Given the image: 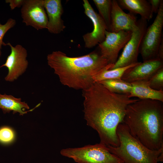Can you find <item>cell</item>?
I'll return each instance as SVG.
<instances>
[{
  "label": "cell",
  "mask_w": 163,
  "mask_h": 163,
  "mask_svg": "<svg viewBox=\"0 0 163 163\" xmlns=\"http://www.w3.org/2000/svg\"><path fill=\"white\" fill-rule=\"evenodd\" d=\"M132 33L128 30L106 31L105 40L98 45L101 55L109 64H114L117 61L120 51L130 39Z\"/></svg>",
  "instance_id": "cell-8"
},
{
  "label": "cell",
  "mask_w": 163,
  "mask_h": 163,
  "mask_svg": "<svg viewBox=\"0 0 163 163\" xmlns=\"http://www.w3.org/2000/svg\"><path fill=\"white\" fill-rule=\"evenodd\" d=\"M137 27V21L134 14L126 13L117 0H111L110 24L109 31L117 32L122 30L133 31Z\"/></svg>",
  "instance_id": "cell-13"
},
{
  "label": "cell",
  "mask_w": 163,
  "mask_h": 163,
  "mask_svg": "<svg viewBox=\"0 0 163 163\" xmlns=\"http://www.w3.org/2000/svg\"><path fill=\"white\" fill-rule=\"evenodd\" d=\"M123 123L149 149L158 150L163 145V102L139 99L127 107Z\"/></svg>",
  "instance_id": "cell-2"
},
{
  "label": "cell",
  "mask_w": 163,
  "mask_h": 163,
  "mask_svg": "<svg viewBox=\"0 0 163 163\" xmlns=\"http://www.w3.org/2000/svg\"><path fill=\"white\" fill-rule=\"evenodd\" d=\"M98 82L101 84L112 92L129 95L132 88L131 83L121 79H111L103 80Z\"/></svg>",
  "instance_id": "cell-19"
},
{
  "label": "cell",
  "mask_w": 163,
  "mask_h": 163,
  "mask_svg": "<svg viewBox=\"0 0 163 163\" xmlns=\"http://www.w3.org/2000/svg\"><path fill=\"white\" fill-rule=\"evenodd\" d=\"M47 60L62 84L82 91L92 85L93 77L109 64L100 52L96 51L70 57L61 51H55L47 55Z\"/></svg>",
  "instance_id": "cell-3"
},
{
  "label": "cell",
  "mask_w": 163,
  "mask_h": 163,
  "mask_svg": "<svg viewBox=\"0 0 163 163\" xmlns=\"http://www.w3.org/2000/svg\"><path fill=\"white\" fill-rule=\"evenodd\" d=\"M83 5L85 14L92 21L94 26L92 32L83 36L85 47L91 48L105 40V33L107 28L103 19L95 11L88 0H83Z\"/></svg>",
  "instance_id": "cell-11"
},
{
  "label": "cell",
  "mask_w": 163,
  "mask_h": 163,
  "mask_svg": "<svg viewBox=\"0 0 163 163\" xmlns=\"http://www.w3.org/2000/svg\"><path fill=\"white\" fill-rule=\"evenodd\" d=\"M117 133L119 145L106 146L123 163H158V157L163 152V145L158 150L149 149L131 135L123 123L119 125Z\"/></svg>",
  "instance_id": "cell-4"
},
{
  "label": "cell",
  "mask_w": 163,
  "mask_h": 163,
  "mask_svg": "<svg viewBox=\"0 0 163 163\" xmlns=\"http://www.w3.org/2000/svg\"><path fill=\"white\" fill-rule=\"evenodd\" d=\"M162 0H150L149 1L151 7L152 13L158 12Z\"/></svg>",
  "instance_id": "cell-25"
},
{
  "label": "cell",
  "mask_w": 163,
  "mask_h": 163,
  "mask_svg": "<svg viewBox=\"0 0 163 163\" xmlns=\"http://www.w3.org/2000/svg\"><path fill=\"white\" fill-rule=\"evenodd\" d=\"M138 62L129 66L123 67L110 69L114 64H108L104 68L95 75L93 79L94 82L108 79H121L125 72L128 69L138 64Z\"/></svg>",
  "instance_id": "cell-18"
},
{
  "label": "cell",
  "mask_w": 163,
  "mask_h": 163,
  "mask_svg": "<svg viewBox=\"0 0 163 163\" xmlns=\"http://www.w3.org/2000/svg\"><path fill=\"white\" fill-rule=\"evenodd\" d=\"M24 1L25 0H6L5 2L9 3L11 9L13 10L16 8L21 7Z\"/></svg>",
  "instance_id": "cell-24"
},
{
  "label": "cell",
  "mask_w": 163,
  "mask_h": 163,
  "mask_svg": "<svg viewBox=\"0 0 163 163\" xmlns=\"http://www.w3.org/2000/svg\"><path fill=\"white\" fill-rule=\"evenodd\" d=\"M163 1L152 23L147 27L140 46L143 61L157 59L158 50L163 40Z\"/></svg>",
  "instance_id": "cell-6"
},
{
  "label": "cell",
  "mask_w": 163,
  "mask_h": 163,
  "mask_svg": "<svg viewBox=\"0 0 163 163\" xmlns=\"http://www.w3.org/2000/svg\"><path fill=\"white\" fill-rule=\"evenodd\" d=\"M131 91L128 95L130 97H135L139 99H151L163 102V91H157L149 86L148 80H144L131 83Z\"/></svg>",
  "instance_id": "cell-16"
},
{
  "label": "cell",
  "mask_w": 163,
  "mask_h": 163,
  "mask_svg": "<svg viewBox=\"0 0 163 163\" xmlns=\"http://www.w3.org/2000/svg\"><path fill=\"white\" fill-rule=\"evenodd\" d=\"M93 2L99 11V14L106 24L107 31H109L110 24L111 0H93Z\"/></svg>",
  "instance_id": "cell-20"
},
{
  "label": "cell",
  "mask_w": 163,
  "mask_h": 163,
  "mask_svg": "<svg viewBox=\"0 0 163 163\" xmlns=\"http://www.w3.org/2000/svg\"><path fill=\"white\" fill-rule=\"evenodd\" d=\"M60 153L77 163H123L110 152L106 145L100 143L81 147L63 149Z\"/></svg>",
  "instance_id": "cell-5"
},
{
  "label": "cell",
  "mask_w": 163,
  "mask_h": 163,
  "mask_svg": "<svg viewBox=\"0 0 163 163\" xmlns=\"http://www.w3.org/2000/svg\"><path fill=\"white\" fill-rule=\"evenodd\" d=\"M157 59L163 60V40H162L159 47Z\"/></svg>",
  "instance_id": "cell-26"
},
{
  "label": "cell",
  "mask_w": 163,
  "mask_h": 163,
  "mask_svg": "<svg viewBox=\"0 0 163 163\" xmlns=\"http://www.w3.org/2000/svg\"><path fill=\"white\" fill-rule=\"evenodd\" d=\"M9 46L11 52L8 56L5 63L0 68L5 67L8 73L5 78V81L12 82L16 80L26 71L28 65L27 59V53L26 49L22 45L17 44L13 46L10 43H5Z\"/></svg>",
  "instance_id": "cell-9"
},
{
  "label": "cell",
  "mask_w": 163,
  "mask_h": 163,
  "mask_svg": "<svg viewBox=\"0 0 163 163\" xmlns=\"http://www.w3.org/2000/svg\"><path fill=\"white\" fill-rule=\"evenodd\" d=\"M40 103L34 108L29 110L30 107L27 103L22 101L21 98H16L11 95L0 93V109L4 113L12 111L13 114L18 113L20 115L23 116L27 112L33 111L39 106Z\"/></svg>",
  "instance_id": "cell-15"
},
{
  "label": "cell",
  "mask_w": 163,
  "mask_h": 163,
  "mask_svg": "<svg viewBox=\"0 0 163 163\" xmlns=\"http://www.w3.org/2000/svg\"><path fill=\"white\" fill-rule=\"evenodd\" d=\"M43 3L48 18L46 28L52 34L60 33L65 28L61 18L63 12L61 0H43Z\"/></svg>",
  "instance_id": "cell-14"
},
{
  "label": "cell",
  "mask_w": 163,
  "mask_h": 163,
  "mask_svg": "<svg viewBox=\"0 0 163 163\" xmlns=\"http://www.w3.org/2000/svg\"><path fill=\"white\" fill-rule=\"evenodd\" d=\"M150 87L157 91H163V67L158 70L148 80Z\"/></svg>",
  "instance_id": "cell-21"
},
{
  "label": "cell",
  "mask_w": 163,
  "mask_h": 163,
  "mask_svg": "<svg viewBox=\"0 0 163 163\" xmlns=\"http://www.w3.org/2000/svg\"><path fill=\"white\" fill-rule=\"evenodd\" d=\"M82 91L84 118L87 125L97 132L100 143L118 146L117 127L123 122L128 105L139 99L112 92L98 82Z\"/></svg>",
  "instance_id": "cell-1"
},
{
  "label": "cell",
  "mask_w": 163,
  "mask_h": 163,
  "mask_svg": "<svg viewBox=\"0 0 163 163\" xmlns=\"http://www.w3.org/2000/svg\"><path fill=\"white\" fill-rule=\"evenodd\" d=\"M14 137V133L11 128L7 126L0 128V142L5 144L10 143Z\"/></svg>",
  "instance_id": "cell-22"
},
{
  "label": "cell",
  "mask_w": 163,
  "mask_h": 163,
  "mask_svg": "<svg viewBox=\"0 0 163 163\" xmlns=\"http://www.w3.org/2000/svg\"><path fill=\"white\" fill-rule=\"evenodd\" d=\"M120 7L128 10L130 13L139 14L141 18L149 21L152 17L151 5L146 0H117Z\"/></svg>",
  "instance_id": "cell-17"
},
{
  "label": "cell",
  "mask_w": 163,
  "mask_h": 163,
  "mask_svg": "<svg viewBox=\"0 0 163 163\" xmlns=\"http://www.w3.org/2000/svg\"><path fill=\"white\" fill-rule=\"evenodd\" d=\"M16 24V20L12 18H9L4 24H1L0 22V57L2 55V46H5V43L3 41L4 36L9 30L15 25Z\"/></svg>",
  "instance_id": "cell-23"
},
{
  "label": "cell",
  "mask_w": 163,
  "mask_h": 163,
  "mask_svg": "<svg viewBox=\"0 0 163 163\" xmlns=\"http://www.w3.org/2000/svg\"><path fill=\"white\" fill-rule=\"evenodd\" d=\"M147 27V21L140 18L137 21V27L132 31L131 37L116 62L110 69L128 66L138 62L140 45Z\"/></svg>",
  "instance_id": "cell-7"
},
{
  "label": "cell",
  "mask_w": 163,
  "mask_h": 163,
  "mask_svg": "<svg viewBox=\"0 0 163 163\" xmlns=\"http://www.w3.org/2000/svg\"><path fill=\"white\" fill-rule=\"evenodd\" d=\"M163 67V60L158 59L140 62L127 69L121 79L126 82L149 80L160 69Z\"/></svg>",
  "instance_id": "cell-12"
},
{
  "label": "cell",
  "mask_w": 163,
  "mask_h": 163,
  "mask_svg": "<svg viewBox=\"0 0 163 163\" xmlns=\"http://www.w3.org/2000/svg\"><path fill=\"white\" fill-rule=\"evenodd\" d=\"M22 22L37 30L46 28L48 18L43 0H25L21 9Z\"/></svg>",
  "instance_id": "cell-10"
}]
</instances>
